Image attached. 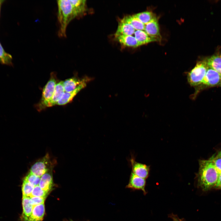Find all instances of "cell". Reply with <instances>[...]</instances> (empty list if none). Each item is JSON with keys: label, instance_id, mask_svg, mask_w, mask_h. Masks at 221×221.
Instances as JSON below:
<instances>
[{"label": "cell", "instance_id": "3", "mask_svg": "<svg viewBox=\"0 0 221 221\" xmlns=\"http://www.w3.org/2000/svg\"><path fill=\"white\" fill-rule=\"evenodd\" d=\"M56 84V74L52 72L49 80L43 89L41 98L36 106L37 110L39 111L48 107L53 96Z\"/></svg>", "mask_w": 221, "mask_h": 221}, {"label": "cell", "instance_id": "17", "mask_svg": "<svg viewBox=\"0 0 221 221\" xmlns=\"http://www.w3.org/2000/svg\"><path fill=\"white\" fill-rule=\"evenodd\" d=\"M45 213L44 204L33 207L32 214L28 221H41Z\"/></svg>", "mask_w": 221, "mask_h": 221}, {"label": "cell", "instance_id": "14", "mask_svg": "<svg viewBox=\"0 0 221 221\" xmlns=\"http://www.w3.org/2000/svg\"><path fill=\"white\" fill-rule=\"evenodd\" d=\"M135 30L130 24L121 21L119 23L115 36L121 35L132 36Z\"/></svg>", "mask_w": 221, "mask_h": 221}, {"label": "cell", "instance_id": "9", "mask_svg": "<svg viewBox=\"0 0 221 221\" xmlns=\"http://www.w3.org/2000/svg\"><path fill=\"white\" fill-rule=\"evenodd\" d=\"M144 31L156 41H161V37L157 18L145 24Z\"/></svg>", "mask_w": 221, "mask_h": 221}, {"label": "cell", "instance_id": "8", "mask_svg": "<svg viewBox=\"0 0 221 221\" xmlns=\"http://www.w3.org/2000/svg\"><path fill=\"white\" fill-rule=\"evenodd\" d=\"M132 172L137 176L146 179L149 175V167L146 165L137 162L132 155L130 159Z\"/></svg>", "mask_w": 221, "mask_h": 221}, {"label": "cell", "instance_id": "20", "mask_svg": "<svg viewBox=\"0 0 221 221\" xmlns=\"http://www.w3.org/2000/svg\"><path fill=\"white\" fill-rule=\"evenodd\" d=\"M121 21L130 24L136 30H144L145 24L133 15L126 16Z\"/></svg>", "mask_w": 221, "mask_h": 221}, {"label": "cell", "instance_id": "29", "mask_svg": "<svg viewBox=\"0 0 221 221\" xmlns=\"http://www.w3.org/2000/svg\"><path fill=\"white\" fill-rule=\"evenodd\" d=\"M170 217L173 219V221H183L177 215H175L172 214L170 215Z\"/></svg>", "mask_w": 221, "mask_h": 221}, {"label": "cell", "instance_id": "6", "mask_svg": "<svg viewBox=\"0 0 221 221\" xmlns=\"http://www.w3.org/2000/svg\"><path fill=\"white\" fill-rule=\"evenodd\" d=\"M50 160L48 155L35 163L31 167L29 172L41 177L50 170Z\"/></svg>", "mask_w": 221, "mask_h": 221}, {"label": "cell", "instance_id": "7", "mask_svg": "<svg viewBox=\"0 0 221 221\" xmlns=\"http://www.w3.org/2000/svg\"><path fill=\"white\" fill-rule=\"evenodd\" d=\"M221 75L214 70L209 68L206 75L199 86L205 87H211L220 84Z\"/></svg>", "mask_w": 221, "mask_h": 221}, {"label": "cell", "instance_id": "23", "mask_svg": "<svg viewBox=\"0 0 221 221\" xmlns=\"http://www.w3.org/2000/svg\"><path fill=\"white\" fill-rule=\"evenodd\" d=\"M35 186L23 180L22 186V196L30 197Z\"/></svg>", "mask_w": 221, "mask_h": 221}, {"label": "cell", "instance_id": "12", "mask_svg": "<svg viewBox=\"0 0 221 221\" xmlns=\"http://www.w3.org/2000/svg\"><path fill=\"white\" fill-rule=\"evenodd\" d=\"M51 170V169L41 177L39 184L42 189L48 192L52 189L53 184Z\"/></svg>", "mask_w": 221, "mask_h": 221}, {"label": "cell", "instance_id": "15", "mask_svg": "<svg viewBox=\"0 0 221 221\" xmlns=\"http://www.w3.org/2000/svg\"><path fill=\"white\" fill-rule=\"evenodd\" d=\"M117 40L123 45L136 48L140 46L135 38L131 35H119L115 37Z\"/></svg>", "mask_w": 221, "mask_h": 221}, {"label": "cell", "instance_id": "32", "mask_svg": "<svg viewBox=\"0 0 221 221\" xmlns=\"http://www.w3.org/2000/svg\"><path fill=\"white\" fill-rule=\"evenodd\" d=\"M220 85H221V83H220Z\"/></svg>", "mask_w": 221, "mask_h": 221}, {"label": "cell", "instance_id": "5", "mask_svg": "<svg viewBox=\"0 0 221 221\" xmlns=\"http://www.w3.org/2000/svg\"><path fill=\"white\" fill-rule=\"evenodd\" d=\"M90 80V79L87 77L81 79L73 77L67 79L63 81L65 91L71 92L80 87L84 88Z\"/></svg>", "mask_w": 221, "mask_h": 221}, {"label": "cell", "instance_id": "26", "mask_svg": "<svg viewBox=\"0 0 221 221\" xmlns=\"http://www.w3.org/2000/svg\"><path fill=\"white\" fill-rule=\"evenodd\" d=\"M212 161L219 175L221 173V157L218 155L213 156L210 158Z\"/></svg>", "mask_w": 221, "mask_h": 221}, {"label": "cell", "instance_id": "16", "mask_svg": "<svg viewBox=\"0 0 221 221\" xmlns=\"http://www.w3.org/2000/svg\"><path fill=\"white\" fill-rule=\"evenodd\" d=\"M29 197L22 196V221H28L32 213L33 207L29 203Z\"/></svg>", "mask_w": 221, "mask_h": 221}, {"label": "cell", "instance_id": "30", "mask_svg": "<svg viewBox=\"0 0 221 221\" xmlns=\"http://www.w3.org/2000/svg\"><path fill=\"white\" fill-rule=\"evenodd\" d=\"M5 1V0H0V12H1V6L3 4V3Z\"/></svg>", "mask_w": 221, "mask_h": 221}, {"label": "cell", "instance_id": "31", "mask_svg": "<svg viewBox=\"0 0 221 221\" xmlns=\"http://www.w3.org/2000/svg\"><path fill=\"white\" fill-rule=\"evenodd\" d=\"M217 155L221 157V150L218 153Z\"/></svg>", "mask_w": 221, "mask_h": 221}, {"label": "cell", "instance_id": "19", "mask_svg": "<svg viewBox=\"0 0 221 221\" xmlns=\"http://www.w3.org/2000/svg\"><path fill=\"white\" fill-rule=\"evenodd\" d=\"M134 34V37L140 46L151 42L156 41L155 39L150 37L144 30H136Z\"/></svg>", "mask_w": 221, "mask_h": 221}, {"label": "cell", "instance_id": "25", "mask_svg": "<svg viewBox=\"0 0 221 221\" xmlns=\"http://www.w3.org/2000/svg\"><path fill=\"white\" fill-rule=\"evenodd\" d=\"M41 177L29 172L25 176L23 180L28 182L35 186L39 185Z\"/></svg>", "mask_w": 221, "mask_h": 221}, {"label": "cell", "instance_id": "10", "mask_svg": "<svg viewBox=\"0 0 221 221\" xmlns=\"http://www.w3.org/2000/svg\"><path fill=\"white\" fill-rule=\"evenodd\" d=\"M145 179L140 177L131 172L130 176L129 183L126 188L134 189L141 190L145 194Z\"/></svg>", "mask_w": 221, "mask_h": 221}, {"label": "cell", "instance_id": "22", "mask_svg": "<svg viewBox=\"0 0 221 221\" xmlns=\"http://www.w3.org/2000/svg\"><path fill=\"white\" fill-rule=\"evenodd\" d=\"M12 57L4 49L0 42V63L2 64L12 65Z\"/></svg>", "mask_w": 221, "mask_h": 221}, {"label": "cell", "instance_id": "2", "mask_svg": "<svg viewBox=\"0 0 221 221\" xmlns=\"http://www.w3.org/2000/svg\"><path fill=\"white\" fill-rule=\"evenodd\" d=\"M198 175V184L203 190H208L214 187L219 174L213 163L210 159L200 160Z\"/></svg>", "mask_w": 221, "mask_h": 221}, {"label": "cell", "instance_id": "28", "mask_svg": "<svg viewBox=\"0 0 221 221\" xmlns=\"http://www.w3.org/2000/svg\"><path fill=\"white\" fill-rule=\"evenodd\" d=\"M214 187L216 188L221 190V173L219 175L217 182Z\"/></svg>", "mask_w": 221, "mask_h": 221}, {"label": "cell", "instance_id": "18", "mask_svg": "<svg viewBox=\"0 0 221 221\" xmlns=\"http://www.w3.org/2000/svg\"><path fill=\"white\" fill-rule=\"evenodd\" d=\"M83 88V87H80L71 92L65 91L56 105H64L71 102L76 95Z\"/></svg>", "mask_w": 221, "mask_h": 221}, {"label": "cell", "instance_id": "1", "mask_svg": "<svg viewBox=\"0 0 221 221\" xmlns=\"http://www.w3.org/2000/svg\"><path fill=\"white\" fill-rule=\"evenodd\" d=\"M57 2L59 26L58 35L59 37H65L68 25L72 20L84 13L86 4L83 0H59Z\"/></svg>", "mask_w": 221, "mask_h": 221}, {"label": "cell", "instance_id": "4", "mask_svg": "<svg viewBox=\"0 0 221 221\" xmlns=\"http://www.w3.org/2000/svg\"><path fill=\"white\" fill-rule=\"evenodd\" d=\"M208 68L204 59L197 62L195 67L188 73L187 79L189 84L192 86L200 85Z\"/></svg>", "mask_w": 221, "mask_h": 221}, {"label": "cell", "instance_id": "27", "mask_svg": "<svg viewBox=\"0 0 221 221\" xmlns=\"http://www.w3.org/2000/svg\"><path fill=\"white\" fill-rule=\"evenodd\" d=\"M46 198L37 196L29 197V203L33 206L44 204Z\"/></svg>", "mask_w": 221, "mask_h": 221}, {"label": "cell", "instance_id": "11", "mask_svg": "<svg viewBox=\"0 0 221 221\" xmlns=\"http://www.w3.org/2000/svg\"><path fill=\"white\" fill-rule=\"evenodd\" d=\"M204 59L209 68L215 71L221 75V53H216Z\"/></svg>", "mask_w": 221, "mask_h": 221}, {"label": "cell", "instance_id": "21", "mask_svg": "<svg viewBox=\"0 0 221 221\" xmlns=\"http://www.w3.org/2000/svg\"><path fill=\"white\" fill-rule=\"evenodd\" d=\"M133 15L145 25L157 18L153 13L148 11L138 13Z\"/></svg>", "mask_w": 221, "mask_h": 221}, {"label": "cell", "instance_id": "24", "mask_svg": "<svg viewBox=\"0 0 221 221\" xmlns=\"http://www.w3.org/2000/svg\"><path fill=\"white\" fill-rule=\"evenodd\" d=\"M48 193L42 189L38 185L34 187L30 197L37 196L46 198Z\"/></svg>", "mask_w": 221, "mask_h": 221}, {"label": "cell", "instance_id": "13", "mask_svg": "<svg viewBox=\"0 0 221 221\" xmlns=\"http://www.w3.org/2000/svg\"><path fill=\"white\" fill-rule=\"evenodd\" d=\"M65 92L63 81H61L56 83L52 99L48 107H50L57 104Z\"/></svg>", "mask_w": 221, "mask_h": 221}]
</instances>
